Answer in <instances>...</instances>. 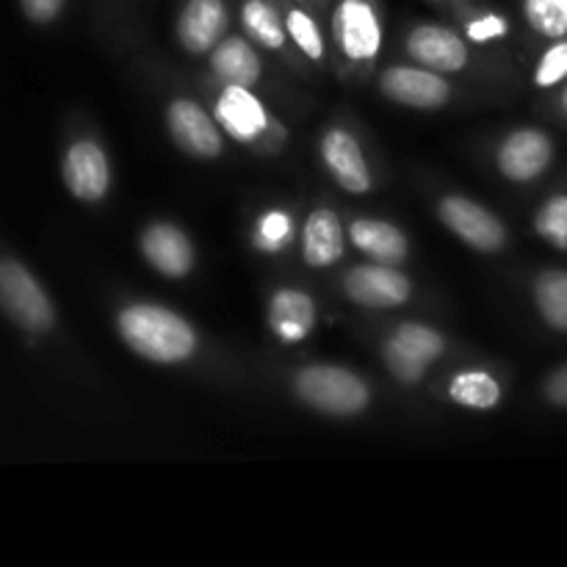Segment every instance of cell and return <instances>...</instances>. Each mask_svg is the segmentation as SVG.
<instances>
[{
	"instance_id": "cell-1",
	"label": "cell",
	"mask_w": 567,
	"mask_h": 567,
	"mask_svg": "<svg viewBox=\"0 0 567 567\" xmlns=\"http://www.w3.org/2000/svg\"><path fill=\"white\" fill-rule=\"evenodd\" d=\"M116 332L133 354L158 365L186 363L199 347L194 327L181 313L155 302L125 305L116 313Z\"/></svg>"
},
{
	"instance_id": "cell-2",
	"label": "cell",
	"mask_w": 567,
	"mask_h": 567,
	"mask_svg": "<svg viewBox=\"0 0 567 567\" xmlns=\"http://www.w3.org/2000/svg\"><path fill=\"white\" fill-rule=\"evenodd\" d=\"M293 391L308 408L336 419L360 415L371 402V391L363 377L332 363H310L299 369V374L293 377Z\"/></svg>"
},
{
	"instance_id": "cell-3",
	"label": "cell",
	"mask_w": 567,
	"mask_h": 567,
	"mask_svg": "<svg viewBox=\"0 0 567 567\" xmlns=\"http://www.w3.org/2000/svg\"><path fill=\"white\" fill-rule=\"evenodd\" d=\"M214 116L225 136L252 150H277V144L286 142L280 122L249 86L221 83L214 100Z\"/></svg>"
},
{
	"instance_id": "cell-4",
	"label": "cell",
	"mask_w": 567,
	"mask_h": 567,
	"mask_svg": "<svg viewBox=\"0 0 567 567\" xmlns=\"http://www.w3.org/2000/svg\"><path fill=\"white\" fill-rule=\"evenodd\" d=\"M0 310L28 336H48L55 327L53 299L31 269L14 258H0Z\"/></svg>"
},
{
	"instance_id": "cell-5",
	"label": "cell",
	"mask_w": 567,
	"mask_h": 567,
	"mask_svg": "<svg viewBox=\"0 0 567 567\" xmlns=\"http://www.w3.org/2000/svg\"><path fill=\"white\" fill-rule=\"evenodd\" d=\"M332 44L352 66H369L382 48V14L377 0H336L330 14Z\"/></svg>"
},
{
	"instance_id": "cell-6",
	"label": "cell",
	"mask_w": 567,
	"mask_h": 567,
	"mask_svg": "<svg viewBox=\"0 0 567 567\" xmlns=\"http://www.w3.org/2000/svg\"><path fill=\"white\" fill-rule=\"evenodd\" d=\"M443 352H446V338L419 321L399 324L382 343V360L393 380L402 385H419Z\"/></svg>"
},
{
	"instance_id": "cell-7",
	"label": "cell",
	"mask_w": 567,
	"mask_h": 567,
	"mask_svg": "<svg viewBox=\"0 0 567 567\" xmlns=\"http://www.w3.org/2000/svg\"><path fill=\"white\" fill-rule=\"evenodd\" d=\"M437 216H441L443 225L454 233L463 244H468L476 252H502L507 247V227L504 221L493 214L485 205L474 203L468 197H460V194H446V197L437 203Z\"/></svg>"
},
{
	"instance_id": "cell-8",
	"label": "cell",
	"mask_w": 567,
	"mask_h": 567,
	"mask_svg": "<svg viewBox=\"0 0 567 567\" xmlns=\"http://www.w3.org/2000/svg\"><path fill=\"white\" fill-rule=\"evenodd\" d=\"M166 131L181 153L199 161H214L225 153V131L197 100L175 97L166 105Z\"/></svg>"
},
{
	"instance_id": "cell-9",
	"label": "cell",
	"mask_w": 567,
	"mask_h": 567,
	"mask_svg": "<svg viewBox=\"0 0 567 567\" xmlns=\"http://www.w3.org/2000/svg\"><path fill=\"white\" fill-rule=\"evenodd\" d=\"M343 293H347L349 302L360 305V308L391 310L408 305V299L413 297V282L393 264L371 260V264L354 266L347 271Z\"/></svg>"
},
{
	"instance_id": "cell-10",
	"label": "cell",
	"mask_w": 567,
	"mask_h": 567,
	"mask_svg": "<svg viewBox=\"0 0 567 567\" xmlns=\"http://www.w3.org/2000/svg\"><path fill=\"white\" fill-rule=\"evenodd\" d=\"M554 138L540 127H518V131L507 133L504 142L496 150V164L502 177L509 183H535L540 181L554 164Z\"/></svg>"
},
{
	"instance_id": "cell-11",
	"label": "cell",
	"mask_w": 567,
	"mask_h": 567,
	"mask_svg": "<svg viewBox=\"0 0 567 567\" xmlns=\"http://www.w3.org/2000/svg\"><path fill=\"white\" fill-rule=\"evenodd\" d=\"M61 181L78 203H100L111 188L109 155L92 138H78L61 158Z\"/></svg>"
},
{
	"instance_id": "cell-12",
	"label": "cell",
	"mask_w": 567,
	"mask_h": 567,
	"mask_svg": "<svg viewBox=\"0 0 567 567\" xmlns=\"http://www.w3.org/2000/svg\"><path fill=\"white\" fill-rule=\"evenodd\" d=\"M404 48L415 64L441 75H452L468 66V39L437 22H421L410 28Z\"/></svg>"
},
{
	"instance_id": "cell-13",
	"label": "cell",
	"mask_w": 567,
	"mask_h": 567,
	"mask_svg": "<svg viewBox=\"0 0 567 567\" xmlns=\"http://www.w3.org/2000/svg\"><path fill=\"white\" fill-rule=\"evenodd\" d=\"M380 89L388 100L408 109L435 111L443 109L452 97V86L441 72H432L426 66H388L380 75Z\"/></svg>"
},
{
	"instance_id": "cell-14",
	"label": "cell",
	"mask_w": 567,
	"mask_h": 567,
	"mask_svg": "<svg viewBox=\"0 0 567 567\" xmlns=\"http://www.w3.org/2000/svg\"><path fill=\"white\" fill-rule=\"evenodd\" d=\"M227 25H230L227 0H183L175 37L186 53L208 55L227 37Z\"/></svg>"
},
{
	"instance_id": "cell-15",
	"label": "cell",
	"mask_w": 567,
	"mask_h": 567,
	"mask_svg": "<svg viewBox=\"0 0 567 567\" xmlns=\"http://www.w3.org/2000/svg\"><path fill=\"white\" fill-rule=\"evenodd\" d=\"M319 155L324 169L330 172L332 181L347 194H369L371 192V169L365 161L363 147L358 136L347 127H330L319 142Z\"/></svg>"
},
{
	"instance_id": "cell-16",
	"label": "cell",
	"mask_w": 567,
	"mask_h": 567,
	"mask_svg": "<svg viewBox=\"0 0 567 567\" xmlns=\"http://www.w3.org/2000/svg\"><path fill=\"white\" fill-rule=\"evenodd\" d=\"M138 247H142V255L150 264V269L158 271L161 277L183 280V277L192 275L194 247L186 233L177 225H172V221H153V225L144 227Z\"/></svg>"
},
{
	"instance_id": "cell-17",
	"label": "cell",
	"mask_w": 567,
	"mask_h": 567,
	"mask_svg": "<svg viewBox=\"0 0 567 567\" xmlns=\"http://www.w3.org/2000/svg\"><path fill=\"white\" fill-rule=\"evenodd\" d=\"M271 332L286 343H299L316 330V302L310 293L299 288H280L271 293L269 310H266Z\"/></svg>"
},
{
	"instance_id": "cell-18",
	"label": "cell",
	"mask_w": 567,
	"mask_h": 567,
	"mask_svg": "<svg viewBox=\"0 0 567 567\" xmlns=\"http://www.w3.org/2000/svg\"><path fill=\"white\" fill-rule=\"evenodd\" d=\"M347 230L332 208H316L302 227V260L313 269H330L343 258Z\"/></svg>"
},
{
	"instance_id": "cell-19",
	"label": "cell",
	"mask_w": 567,
	"mask_h": 567,
	"mask_svg": "<svg viewBox=\"0 0 567 567\" xmlns=\"http://www.w3.org/2000/svg\"><path fill=\"white\" fill-rule=\"evenodd\" d=\"M208 64L221 83H233V86L255 89L264 75V64H260V55L249 37H230L227 33L208 53Z\"/></svg>"
},
{
	"instance_id": "cell-20",
	"label": "cell",
	"mask_w": 567,
	"mask_h": 567,
	"mask_svg": "<svg viewBox=\"0 0 567 567\" xmlns=\"http://www.w3.org/2000/svg\"><path fill=\"white\" fill-rule=\"evenodd\" d=\"M349 241L360 249L363 255H369L377 264H404L410 255V241L404 236L402 227L391 225L385 219H369V216H360L349 225L347 230Z\"/></svg>"
},
{
	"instance_id": "cell-21",
	"label": "cell",
	"mask_w": 567,
	"mask_h": 567,
	"mask_svg": "<svg viewBox=\"0 0 567 567\" xmlns=\"http://www.w3.org/2000/svg\"><path fill=\"white\" fill-rule=\"evenodd\" d=\"M238 20H241L244 37L252 39L258 48L277 53L286 48V42H291L286 31V11L275 0H241Z\"/></svg>"
},
{
	"instance_id": "cell-22",
	"label": "cell",
	"mask_w": 567,
	"mask_h": 567,
	"mask_svg": "<svg viewBox=\"0 0 567 567\" xmlns=\"http://www.w3.org/2000/svg\"><path fill=\"white\" fill-rule=\"evenodd\" d=\"M532 299L548 330L567 332V269L540 271L532 286Z\"/></svg>"
},
{
	"instance_id": "cell-23",
	"label": "cell",
	"mask_w": 567,
	"mask_h": 567,
	"mask_svg": "<svg viewBox=\"0 0 567 567\" xmlns=\"http://www.w3.org/2000/svg\"><path fill=\"white\" fill-rule=\"evenodd\" d=\"M449 399L460 408L468 410H493L502 404V385L496 377L485 369H468L460 371L449 382Z\"/></svg>"
},
{
	"instance_id": "cell-24",
	"label": "cell",
	"mask_w": 567,
	"mask_h": 567,
	"mask_svg": "<svg viewBox=\"0 0 567 567\" xmlns=\"http://www.w3.org/2000/svg\"><path fill=\"white\" fill-rule=\"evenodd\" d=\"M286 31L293 48H297L305 59L313 61V64H321V61H324V53H327L324 33H321V25L316 22V17L310 14L308 9H302L299 3L288 6Z\"/></svg>"
},
{
	"instance_id": "cell-25",
	"label": "cell",
	"mask_w": 567,
	"mask_h": 567,
	"mask_svg": "<svg viewBox=\"0 0 567 567\" xmlns=\"http://www.w3.org/2000/svg\"><path fill=\"white\" fill-rule=\"evenodd\" d=\"M520 17L546 42L567 37V0H520Z\"/></svg>"
},
{
	"instance_id": "cell-26",
	"label": "cell",
	"mask_w": 567,
	"mask_h": 567,
	"mask_svg": "<svg viewBox=\"0 0 567 567\" xmlns=\"http://www.w3.org/2000/svg\"><path fill=\"white\" fill-rule=\"evenodd\" d=\"M535 233L548 247L567 252V192H557L543 199L535 214Z\"/></svg>"
},
{
	"instance_id": "cell-27",
	"label": "cell",
	"mask_w": 567,
	"mask_h": 567,
	"mask_svg": "<svg viewBox=\"0 0 567 567\" xmlns=\"http://www.w3.org/2000/svg\"><path fill=\"white\" fill-rule=\"evenodd\" d=\"M252 238H255V247H258L260 252H269V255L282 252V249L293 241L291 214L280 208H271L266 210V214H260L258 221H255Z\"/></svg>"
},
{
	"instance_id": "cell-28",
	"label": "cell",
	"mask_w": 567,
	"mask_h": 567,
	"mask_svg": "<svg viewBox=\"0 0 567 567\" xmlns=\"http://www.w3.org/2000/svg\"><path fill=\"white\" fill-rule=\"evenodd\" d=\"M565 81H567V37L548 42V48L543 50L540 61H537L535 66L537 89L563 86Z\"/></svg>"
},
{
	"instance_id": "cell-29",
	"label": "cell",
	"mask_w": 567,
	"mask_h": 567,
	"mask_svg": "<svg viewBox=\"0 0 567 567\" xmlns=\"http://www.w3.org/2000/svg\"><path fill=\"white\" fill-rule=\"evenodd\" d=\"M509 33V22L498 11H480L465 22V39L474 44H493L502 42Z\"/></svg>"
},
{
	"instance_id": "cell-30",
	"label": "cell",
	"mask_w": 567,
	"mask_h": 567,
	"mask_svg": "<svg viewBox=\"0 0 567 567\" xmlns=\"http://www.w3.org/2000/svg\"><path fill=\"white\" fill-rule=\"evenodd\" d=\"M64 6L66 0H20L22 14L33 25H50L53 20H59Z\"/></svg>"
},
{
	"instance_id": "cell-31",
	"label": "cell",
	"mask_w": 567,
	"mask_h": 567,
	"mask_svg": "<svg viewBox=\"0 0 567 567\" xmlns=\"http://www.w3.org/2000/svg\"><path fill=\"white\" fill-rule=\"evenodd\" d=\"M543 396L554 408L567 410V363L546 377V382H543Z\"/></svg>"
},
{
	"instance_id": "cell-32",
	"label": "cell",
	"mask_w": 567,
	"mask_h": 567,
	"mask_svg": "<svg viewBox=\"0 0 567 567\" xmlns=\"http://www.w3.org/2000/svg\"><path fill=\"white\" fill-rule=\"evenodd\" d=\"M559 111H563V116L567 120V81L563 83V92H559Z\"/></svg>"
},
{
	"instance_id": "cell-33",
	"label": "cell",
	"mask_w": 567,
	"mask_h": 567,
	"mask_svg": "<svg viewBox=\"0 0 567 567\" xmlns=\"http://www.w3.org/2000/svg\"><path fill=\"white\" fill-rule=\"evenodd\" d=\"M288 3H299V6H305V3H316V0H288Z\"/></svg>"
}]
</instances>
